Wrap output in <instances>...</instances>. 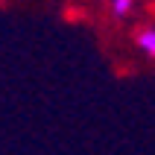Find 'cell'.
I'll return each mask as SVG.
<instances>
[{
    "instance_id": "1",
    "label": "cell",
    "mask_w": 155,
    "mask_h": 155,
    "mask_svg": "<svg viewBox=\"0 0 155 155\" xmlns=\"http://www.w3.org/2000/svg\"><path fill=\"white\" fill-rule=\"evenodd\" d=\"M138 47L147 53L149 59H155V29H143L138 35Z\"/></svg>"
},
{
    "instance_id": "2",
    "label": "cell",
    "mask_w": 155,
    "mask_h": 155,
    "mask_svg": "<svg viewBox=\"0 0 155 155\" xmlns=\"http://www.w3.org/2000/svg\"><path fill=\"white\" fill-rule=\"evenodd\" d=\"M108 12L117 15V18L129 15V12H132V0H111V3H108Z\"/></svg>"
}]
</instances>
